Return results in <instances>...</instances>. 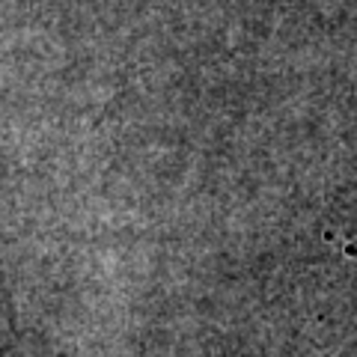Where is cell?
<instances>
[{"mask_svg":"<svg viewBox=\"0 0 357 357\" xmlns=\"http://www.w3.org/2000/svg\"><path fill=\"white\" fill-rule=\"evenodd\" d=\"M340 238H342V248L349 250L351 256H357V182L349 191V197L342 199V208H340Z\"/></svg>","mask_w":357,"mask_h":357,"instance_id":"cell-1","label":"cell"}]
</instances>
